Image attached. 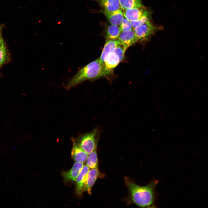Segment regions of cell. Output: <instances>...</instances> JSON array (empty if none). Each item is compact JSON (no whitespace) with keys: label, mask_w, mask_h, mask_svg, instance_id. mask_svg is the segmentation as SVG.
<instances>
[{"label":"cell","mask_w":208,"mask_h":208,"mask_svg":"<svg viewBox=\"0 0 208 208\" xmlns=\"http://www.w3.org/2000/svg\"><path fill=\"white\" fill-rule=\"evenodd\" d=\"M155 28L153 24L148 21L143 24L134 28L137 41L142 42L147 40L155 32Z\"/></svg>","instance_id":"cell-5"},{"label":"cell","mask_w":208,"mask_h":208,"mask_svg":"<svg viewBox=\"0 0 208 208\" xmlns=\"http://www.w3.org/2000/svg\"><path fill=\"white\" fill-rule=\"evenodd\" d=\"M90 169L86 165H84L76 180V192L79 197H81L85 191L87 175Z\"/></svg>","instance_id":"cell-6"},{"label":"cell","mask_w":208,"mask_h":208,"mask_svg":"<svg viewBox=\"0 0 208 208\" xmlns=\"http://www.w3.org/2000/svg\"><path fill=\"white\" fill-rule=\"evenodd\" d=\"M122 43L118 39L107 40L100 57L101 63L103 66L104 62L108 54L115 47Z\"/></svg>","instance_id":"cell-12"},{"label":"cell","mask_w":208,"mask_h":208,"mask_svg":"<svg viewBox=\"0 0 208 208\" xmlns=\"http://www.w3.org/2000/svg\"><path fill=\"white\" fill-rule=\"evenodd\" d=\"M121 31L118 26L111 25L107 27L106 32L107 40L118 39Z\"/></svg>","instance_id":"cell-18"},{"label":"cell","mask_w":208,"mask_h":208,"mask_svg":"<svg viewBox=\"0 0 208 208\" xmlns=\"http://www.w3.org/2000/svg\"><path fill=\"white\" fill-rule=\"evenodd\" d=\"M86 165L90 169L98 168V160L97 154V147L88 155L86 161Z\"/></svg>","instance_id":"cell-16"},{"label":"cell","mask_w":208,"mask_h":208,"mask_svg":"<svg viewBox=\"0 0 208 208\" xmlns=\"http://www.w3.org/2000/svg\"><path fill=\"white\" fill-rule=\"evenodd\" d=\"M121 9L123 10L128 9L138 8L143 6L142 0H119Z\"/></svg>","instance_id":"cell-15"},{"label":"cell","mask_w":208,"mask_h":208,"mask_svg":"<svg viewBox=\"0 0 208 208\" xmlns=\"http://www.w3.org/2000/svg\"><path fill=\"white\" fill-rule=\"evenodd\" d=\"M150 16L149 13L143 16L137 21H130L131 25L133 28L139 27L149 21Z\"/></svg>","instance_id":"cell-19"},{"label":"cell","mask_w":208,"mask_h":208,"mask_svg":"<svg viewBox=\"0 0 208 208\" xmlns=\"http://www.w3.org/2000/svg\"><path fill=\"white\" fill-rule=\"evenodd\" d=\"M101 12L112 25L119 26L124 18L123 13L121 9L112 12L101 10Z\"/></svg>","instance_id":"cell-10"},{"label":"cell","mask_w":208,"mask_h":208,"mask_svg":"<svg viewBox=\"0 0 208 208\" xmlns=\"http://www.w3.org/2000/svg\"><path fill=\"white\" fill-rule=\"evenodd\" d=\"M131 203L142 208H155L157 193L155 188L159 182L154 179L146 185H139L128 178L125 180Z\"/></svg>","instance_id":"cell-1"},{"label":"cell","mask_w":208,"mask_h":208,"mask_svg":"<svg viewBox=\"0 0 208 208\" xmlns=\"http://www.w3.org/2000/svg\"><path fill=\"white\" fill-rule=\"evenodd\" d=\"M119 27L121 32L133 30V27L130 22L126 18H123L119 25Z\"/></svg>","instance_id":"cell-20"},{"label":"cell","mask_w":208,"mask_h":208,"mask_svg":"<svg viewBox=\"0 0 208 208\" xmlns=\"http://www.w3.org/2000/svg\"><path fill=\"white\" fill-rule=\"evenodd\" d=\"M101 175L98 168L90 169L87 175L85 191L91 194L92 188L97 178Z\"/></svg>","instance_id":"cell-13"},{"label":"cell","mask_w":208,"mask_h":208,"mask_svg":"<svg viewBox=\"0 0 208 208\" xmlns=\"http://www.w3.org/2000/svg\"><path fill=\"white\" fill-rule=\"evenodd\" d=\"M118 39L127 48L138 41L133 29L121 32Z\"/></svg>","instance_id":"cell-11"},{"label":"cell","mask_w":208,"mask_h":208,"mask_svg":"<svg viewBox=\"0 0 208 208\" xmlns=\"http://www.w3.org/2000/svg\"><path fill=\"white\" fill-rule=\"evenodd\" d=\"M103 10L112 12L121 9L119 0H95Z\"/></svg>","instance_id":"cell-14"},{"label":"cell","mask_w":208,"mask_h":208,"mask_svg":"<svg viewBox=\"0 0 208 208\" xmlns=\"http://www.w3.org/2000/svg\"><path fill=\"white\" fill-rule=\"evenodd\" d=\"M10 60V53L4 42L0 46V67L9 62Z\"/></svg>","instance_id":"cell-17"},{"label":"cell","mask_w":208,"mask_h":208,"mask_svg":"<svg viewBox=\"0 0 208 208\" xmlns=\"http://www.w3.org/2000/svg\"><path fill=\"white\" fill-rule=\"evenodd\" d=\"M73 141L71 155L72 158L76 162L84 163L87 159L88 154L74 141Z\"/></svg>","instance_id":"cell-9"},{"label":"cell","mask_w":208,"mask_h":208,"mask_svg":"<svg viewBox=\"0 0 208 208\" xmlns=\"http://www.w3.org/2000/svg\"><path fill=\"white\" fill-rule=\"evenodd\" d=\"M107 75L99 58L79 70L69 80L65 88L69 89L85 81L95 79Z\"/></svg>","instance_id":"cell-2"},{"label":"cell","mask_w":208,"mask_h":208,"mask_svg":"<svg viewBox=\"0 0 208 208\" xmlns=\"http://www.w3.org/2000/svg\"><path fill=\"white\" fill-rule=\"evenodd\" d=\"M83 166V163L75 162L69 170L63 171L62 175L64 181H76Z\"/></svg>","instance_id":"cell-8"},{"label":"cell","mask_w":208,"mask_h":208,"mask_svg":"<svg viewBox=\"0 0 208 208\" xmlns=\"http://www.w3.org/2000/svg\"><path fill=\"white\" fill-rule=\"evenodd\" d=\"M1 27H0V44L4 42L1 34Z\"/></svg>","instance_id":"cell-21"},{"label":"cell","mask_w":208,"mask_h":208,"mask_svg":"<svg viewBox=\"0 0 208 208\" xmlns=\"http://www.w3.org/2000/svg\"><path fill=\"white\" fill-rule=\"evenodd\" d=\"M1 45V44H0V46Z\"/></svg>","instance_id":"cell-22"},{"label":"cell","mask_w":208,"mask_h":208,"mask_svg":"<svg viewBox=\"0 0 208 208\" xmlns=\"http://www.w3.org/2000/svg\"><path fill=\"white\" fill-rule=\"evenodd\" d=\"M124 16L130 21L138 20L145 15L150 13L144 6L123 10Z\"/></svg>","instance_id":"cell-7"},{"label":"cell","mask_w":208,"mask_h":208,"mask_svg":"<svg viewBox=\"0 0 208 208\" xmlns=\"http://www.w3.org/2000/svg\"><path fill=\"white\" fill-rule=\"evenodd\" d=\"M127 49L121 43L114 47L109 53L103 66L107 75L123 60Z\"/></svg>","instance_id":"cell-4"},{"label":"cell","mask_w":208,"mask_h":208,"mask_svg":"<svg viewBox=\"0 0 208 208\" xmlns=\"http://www.w3.org/2000/svg\"><path fill=\"white\" fill-rule=\"evenodd\" d=\"M100 134L99 129L96 128L90 132L72 139V140L89 154L97 147Z\"/></svg>","instance_id":"cell-3"}]
</instances>
